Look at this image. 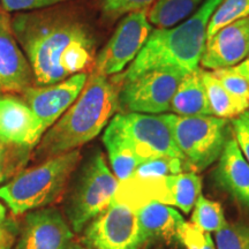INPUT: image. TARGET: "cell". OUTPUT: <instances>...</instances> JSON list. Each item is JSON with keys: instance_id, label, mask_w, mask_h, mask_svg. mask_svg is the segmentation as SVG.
<instances>
[{"instance_id": "6da1fadb", "label": "cell", "mask_w": 249, "mask_h": 249, "mask_svg": "<svg viewBox=\"0 0 249 249\" xmlns=\"http://www.w3.org/2000/svg\"><path fill=\"white\" fill-rule=\"evenodd\" d=\"M11 24L29 61L35 86L54 85L93 66L95 38L88 26L73 15L18 14Z\"/></svg>"}, {"instance_id": "7a4b0ae2", "label": "cell", "mask_w": 249, "mask_h": 249, "mask_svg": "<svg viewBox=\"0 0 249 249\" xmlns=\"http://www.w3.org/2000/svg\"><path fill=\"white\" fill-rule=\"evenodd\" d=\"M120 74L104 76L92 71L76 101L42 136L37 156L43 160L66 154L97 138L120 111Z\"/></svg>"}, {"instance_id": "3957f363", "label": "cell", "mask_w": 249, "mask_h": 249, "mask_svg": "<svg viewBox=\"0 0 249 249\" xmlns=\"http://www.w3.org/2000/svg\"><path fill=\"white\" fill-rule=\"evenodd\" d=\"M222 0H204L192 17L171 28L152 29L138 57L129 65L121 82L155 70H177L191 73L198 68L211 15Z\"/></svg>"}, {"instance_id": "277c9868", "label": "cell", "mask_w": 249, "mask_h": 249, "mask_svg": "<svg viewBox=\"0 0 249 249\" xmlns=\"http://www.w3.org/2000/svg\"><path fill=\"white\" fill-rule=\"evenodd\" d=\"M81 150L46 158L0 187V200L13 214L42 209L58 200L80 165Z\"/></svg>"}, {"instance_id": "5b68a950", "label": "cell", "mask_w": 249, "mask_h": 249, "mask_svg": "<svg viewBox=\"0 0 249 249\" xmlns=\"http://www.w3.org/2000/svg\"><path fill=\"white\" fill-rule=\"evenodd\" d=\"M119 180L107 166L101 150L93 151L77 171L66 201L71 229L80 233L108 207L116 195Z\"/></svg>"}, {"instance_id": "8992f818", "label": "cell", "mask_w": 249, "mask_h": 249, "mask_svg": "<svg viewBox=\"0 0 249 249\" xmlns=\"http://www.w3.org/2000/svg\"><path fill=\"white\" fill-rule=\"evenodd\" d=\"M174 142L193 172H202L219 160L232 136L231 123L214 116L181 117L163 114Z\"/></svg>"}, {"instance_id": "52a82bcc", "label": "cell", "mask_w": 249, "mask_h": 249, "mask_svg": "<svg viewBox=\"0 0 249 249\" xmlns=\"http://www.w3.org/2000/svg\"><path fill=\"white\" fill-rule=\"evenodd\" d=\"M202 191V179L193 171L161 178H130L119 181L114 200L136 210L148 202L178 208L189 213Z\"/></svg>"}, {"instance_id": "ba28073f", "label": "cell", "mask_w": 249, "mask_h": 249, "mask_svg": "<svg viewBox=\"0 0 249 249\" xmlns=\"http://www.w3.org/2000/svg\"><path fill=\"white\" fill-rule=\"evenodd\" d=\"M185 75L186 73L177 70H155L133 80L123 81L119 93L120 111L145 114L170 111L174 92Z\"/></svg>"}, {"instance_id": "9c48e42d", "label": "cell", "mask_w": 249, "mask_h": 249, "mask_svg": "<svg viewBox=\"0 0 249 249\" xmlns=\"http://www.w3.org/2000/svg\"><path fill=\"white\" fill-rule=\"evenodd\" d=\"M82 241L89 249H140L145 242L136 211L114 198L83 229Z\"/></svg>"}, {"instance_id": "30bf717a", "label": "cell", "mask_w": 249, "mask_h": 249, "mask_svg": "<svg viewBox=\"0 0 249 249\" xmlns=\"http://www.w3.org/2000/svg\"><path fill=\"white\" fill-rule=\"evenodd\" d=\"M110 121L142 160L160 156L183 160L163 114L119 112Z\"/></svg>"}, {"instance_id": "8fae6325", "label": "cell", "mask_w": 249, "mask_h": 249, "mask_svg": "<svg viewBox=\"0 0 249 249\" xmlns=\"http://www.w3.org/2000/svg\"><path fill=\"white\" fill-rule=\"evenodd\" d=\"M152 31L148 9L124 15L113 35L93 61V71L104 76L118 75L138 57Z\"/></svg>"}, {"instance_id": "7c38bea8", "label": "cell", "mask_w": 249, "mask_h": 249, "mask_svg": "<svg viewBox=\"0 0 249 249\" xmlns=\"http://www.w3.org/2000/svg\"><path fill=\"white\" fill-rule=\"evenodd\" d=\"M88 75V73H77L54 85L29 86L23 90V101L40 121L45 132L76 101Z\"/></svg>"}, {"instance_id": "4fadbf2b", "label": "cell", "mask_w": 249, "mask_h": 249, "mask_svg": "<svg viewBox=\"0 0 249 249\" xmlns=\"http://www.w3.org/2000/svg\"><path fill=\"white\" fill-rule=\"evenodd\" d=\"M73 236L70 224L57 209L42 208L24 218L15 249H66Z\"/></svg>"}, {"instance_id": "5bb4252c", "label": "cell", "mask_w": 249, "mask_h": 249, "mask_svg": "<svg viewBox=\"0 0 249 249\" xmlns=\"http://www.w3.org/2000/svg\"><path fill=\"white\" fill-rule=\"evenodd\" d=\"M249 54V17L220 28L208 37L201 58L203 70L216 71L240 64Z\"/></svg>"}, {"instance_id": "9a60e30c", "label": "cell", "mask_w": 249, "mask_h": 249, "mask_svg": "<svg viewBox=\"0 0 249 249\" xmlns=\"http://www.w3.org/2000/svg\"><path fill=\"white\" fill-rule=\"evenodd\" d=\"M44 133L40 121L23 99L0 96V140L30 150Z\"/></svg>"}, {"instance_id": "2e32d148", "label": "cell", "mask_w": 249, "mask_h": 249, "mask_svg": "<svg viewBox=\"0 0 249 249\" xmlns=\"http://www.w3.org/2000/svg\"><path fill=\"white\" fill-rule=\"evenodd\" d=\"M31 82L33 71L26 54L18 48L11 18L0 13V91L22 92Z\"/></svg>"}, {"instance_id": "e0dca14e", "label": "cell", "mask_w": 249, "mask_h": 249, "mask_svg": "<svg viewBox=\"0 0 249 249\" xmlns=\"http://www.w3.org/2000/svg\"><path fill=\"white\" fill-rule=\"evenodd\" d=\"M217 161L213 171L216 185L249 210V163L242 155L233 133Z\"/></svg>"}, {"instance_id": "ac0fdd59", "label": "cell", "mask_w": 249, "mask_h": 249, "mask_svg": "<svg viewBox=\"0 0 249 249\" xmlns=\"http://www.w3.org/2000/svg\"><path fill=\"white\" fill-rule=\"evenodd\" d=\"M145 242L150 240L172 241L185 222L182 214L171 205L148 202L135 210Z\"/></svg>"}, {"instance_id": "d6986e66", "label": "cell", "mask_w": 249, "mask_h": 249, "mask_svg": "<svg viewBox=\"0 0 249 249\" xmlns=\"http://www.w3.org/2000/svg\"><path fill=\"white\" fill-rule=\"evenodd\" d=\"M170 111L181 117L213 116L202 80V68L198 67L182 77L171 101Z\"/></svg>"}, {"instance_id": "ffe728a7", "label": "cell", "mask_w": 249, "mask_h": 249, "mask_svg": "<svg viewBox=\"0 0 249 249\" xmlns=\"http://www.w3.org/2000/svg\"><path fill=\"white\" fill-rule=\"evenodd\" d=\"M103 143L107 149L111 171L119 181L130 178L136 167L144 161L135 154L119 129L111 121L105 127Z\"/></svg>"}, {"instance_id": "44dd1931", "label": "cell", "mask_w": 249, "mask_h": 249, "mask_svg": "<svg viewBox=\"0 0 249 249\" xmlns=\"http://www.w3.org/2000/svg\"><path fill=\"white\" fill-rule=\"evenodd\" d=\"M202 80H203L205 91L209 99L213 116L232 120L249 110L247 104L233 97L231 93L224 88L219 80L213 75V71L202 68Z\"/></svg>"}, {"instance_id": "7402d4cb", "label": "cell", "mask_w": 249, "mask_h": 249, "mask_svg": "<svg viewBox=\"0 0 249 249\" xmlns=\"http://www.w3.org/2000/svg\"><path fill=\"white\" fill-rule=\"evenodd\" d=\"M204 0H156L148 11V20L158 29L181 23L201 7Z\"/></svg>"}, {"instance_id": "603a6c76", "label": "cell", "mask_w": 249, "mask_h": 249, "mask_svg": "<svg viewBox=\"0 0 249 249\" xmlns=\"http://www.w3.org/2000/svg\"><path fill=\"white\" fill-rule=\"evenodd\" d=\"M192 223L205 233H214L227 222L222 205L200 195L193 208Z\"/></svg>"}, {"instance_id": "cb8c5ba5", "label": "cell", "mask_w": 249, "mask_h": 249, "mask_svg": "<svg viewBox=\"0 0 249 249\" xmlns=\"http://www.w3.org/2000/svg\"><path fill=\"white\" fill-rule=\"evenodd\" d=\"M189 170L188 165L182 158L160 156L142 161L132 174L133 178H161L174 176Z\"/></svg>"}, {"instance_id": "d4e9b609", "label": "cell", "mask_w": 249, "mask_h": 249, "mask_svg": "<svg viewBox=\"0 0 249 249\" xmlns=\"http://www.w3.org/2000/svg\"><path fill=\"white\" fill-rule=\"evenodd\" d=\"M249 17V0H222L211 15L207 28V38L220 28Z\"/></svg>"}, {"instance_id": "484cf974", "label": "cell", "mask_w": 249, "mask_h": 249, "mask_svg": "<svg viewBox=\"0 0 249 249\" xmlns=\"http://www.w3.org/2000/svg\"><path fill=\"white\" fill-rule=\"evenodd\" d=\"M216 249H249V224L226 223L213 236Z\"/></svg>"}, {"instance_id": "4316f807", "label": "cell", "mask_w": 249, "mask_h": 249, "mask_svg": "<svg viewBox=\"0 0 249 249\" xmlns=\"http://www.w3.org/2000/svg\"><path fill=\"white\" fill-rule=\"evenodd\" d=\"M213 73L233 97L249 107V82L244 76L235 71L233 67L219 68L213 71Z\"/></svg>"}, {"instance_id": "83f0119b", "label": "cell", "mask_w": 249, "mask_h": 249, "mask_svg": "<svg viewBox=\"0 0 249 249\" xmlns=\"http://www.w3.org/2000/svg\"><path fill=\"white\" fill-rule=\"evenodd\" d=\"M156 0H102L101 9L105 18L114 21L136 11L147 9Z\"/></svg>"}, {"instance_id": "f1b7e54d", "label": "cell", "mask_w": 249, "mask_h": 249, "mask_svg": "<svg viewBox=\"0 0 249 249\" xmlns=\"http://www.w3.org/2000/svg\"><path fill=\"white\" fill-rule=\"evenodd\" d=\"M18 149H24L9 144L0 140V183L8 178L9 174L17 169L18 165ZM29 150V149H28Z\"/></svg>"}, {"instance_id": "f546056e", "label": "cell", "mask_w": 249, "mask_h": 249, "mask_svg": "<svg viewBox=\"0 0 249 249\" xmlns=\"http://www.w3.org/2000/svg\"><path fill=\"white\" fill-rule=\"evenodd\" d=\"M5 12L35 11L70 1V0H0Z\"/></svg>"}, {"instance_id": "4dcf8cb0", "label": "cell", "mask_w": 249, "mask_h": 249, "mask_svg": "<svg viewBox=\"0 0 249 249\" xmlns=\"http://www.w3.org/2000/svg\"><path fill=\"white\" fill-rule=\"evenodd\" d=\"M231 127L233 136L236 140L246 160L249 163V123L241 114L231 120Z\"/></svg>"}, {"instance_id": "1f68e13d", "label": "cell", "mask_w": 249, "mask_h": 249, "mask_svg": "<svg viewBox=\"0 0 249 249\" xmlns=\"http://www.w3.org/2000/svg\"><path fill=\"white\" fill-rule=\"evenodd\" d=\"M15 241L14 229L5 222L0 224V249H12Z\"/></svg>"}, {"instance_id": "d6a6232c", "label": "cell", "mask_w": 249, "mask_h": 249, "mask_svg": "<svg viewBox=\"0 0 249 249\" xmlns=\"http://www.w3.org/2000/svg\"><path fill=\"white\" fill-rule=\"evenodd\" d=\"M233 68L249 82V54L247 55V58L244 59V60L240 62V64L233 66Z\"/></svg>"}, {"instance_id": "836d02e7", "label": "cell", "mask_w": 249, "mask_h": 249, "mask_svg": "<svg viewBox=\"0 0 249 249\" xmlns=\"http://www.w3.org/2000/svg\"><path fill=\"white\" fill-rule=\"evenodd\" d=\"M198 249H216V247H214V244H213V236H211L210 233H208L204 244L202 245Z\"/></svg>"}, {"instance_id": "e575fe53", "label": "cell", "mask_w": 249, "mask_h": 249, "mask_svg": "<svg viewBox=\"0 0 249 249\" xmlns=\"http://www.w3.org/2000/svg\"><path fill=\"white\" fill-rule=\"evenodd\" d=\"M6 219V208L5 205L0 202V224H2Z\"/></svg>"}, {"instance_id": "d590c367", "label": "cell", "mask_w": 249, "mask_h": 249, "mask_svg": "<svg viewBox=\"0 0 249 249\" xmlns=\"http://www.w3.org/2000/svg\"><path fill=\"white\" fill-rule=\"evenodd\" d=\"M66 249H89V248H87L86 246H81V245H76V244H71Z\"/></svg>"}, {"instance_id": "8d00e7d4", "label": "cell", "mask_w": 249, "mask_h": 249, "mask_svg": "<svg viewBox=\"0 0 249 249\" xmlns=\"http://www.w3.org/2000/svg\"><path fill=\"white\" fill-rule=\"evenodd\" d=\"M242 116H244V117L246 118V120H247L248 123H249V110H248V111H246L245 113H242Z\"/></svg>"}]
</instances>
